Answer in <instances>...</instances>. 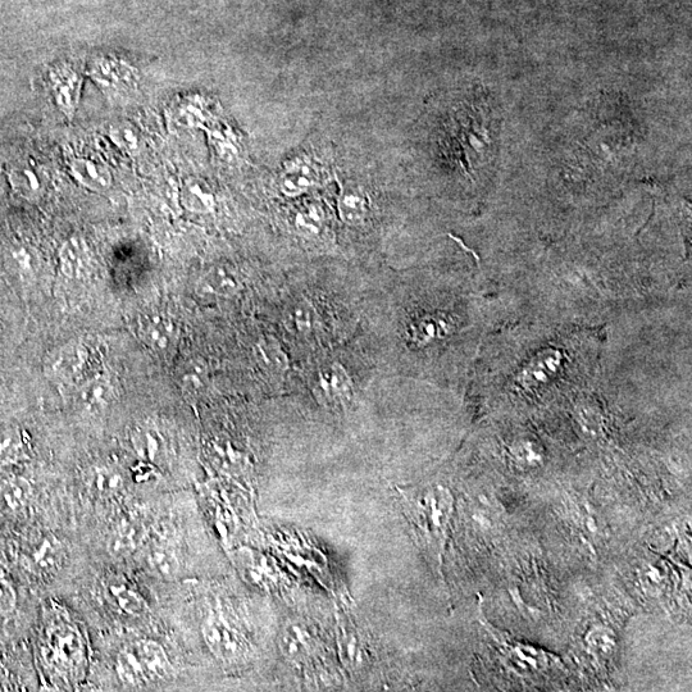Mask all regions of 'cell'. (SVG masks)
Returning <instances> with one entry per match:
<instances>
[{"label": "cell", "instance_id": "ffe728a7", "mask_svg": "<svg viewBox=\"0 0 692 692\" xmlns=\"http://www.w3.org/2000/svg\"><path fill=\"white\" fill-rule=\"evenodd\" d=\"M143 562L150 575L162 578V580H171L179 573L180 569V562L175 552L170 546L163 544L149 546L144 552Z\"/></svg>", "mask_w": 692, "mask_h": 692}, {"label": "cell", "instance_id": "ac0fdd59", "mask_svg": "<svg viewBox=\"0 0 692 692\" xmlns=\"http://www.w3.org/2000/svg\"><path fill=\"white\" fill-rule=\"evenodd\" d=\"M33 498V486L24 477L12 476L0 481V511L17 514L25 511Z\"/></svg>", "mask_w": 692, "mask_h": 692}, {"label": "cell", "instance_id": "7402d4cb", "mask_svg": "<svg viewBox=\"0 0 692 692\" xmlns=\"http://www.w3.org/2000/svg\"><path fill=\"white\" fill-rule=\"evenodd\" d=\"M257 358L264 372L272 379H282L289 370V359L279 341L263 338L257 345Z\"/></svg>", "mask_w": 692, "mask_h": 692}, {"label": "cell", "instance_id": "5b68a950", "mask_svg": "<svg viewBox=\"0 0 692 692\" xmlns=\"http://www.w3.org/2000/svg\"><path fill=\"white\" fill-rule=\"evenodd\" d=\"M48 88L59 112L72 120L79 107L83 77L70 63H57L49 68Z\"/></svg>", "mask_w": 692, "mask_h": 692}, {"label": "cell", "instance_id": "8992f818", "mask_svg": "<svg viewBox=\"0 0 692 692\" xmlns=\"http://www.w3.org/2000/svg\"><path fill=\"white\" fill-rule=\"evenodd\" d=\"M135 334L141 343L157 354L170 352L175 346L179 330L175 321L161 311L140 313L135 321Z\"/></svg>", "mask_w": 692, "mask_h": 692}, {"label": "cell", "instance_id": "6da1fadb", "mask_svg": "<svg viewBox=\"0 0 692 692\" xmlns=\"http://www.w3.org/2000/svg\"><path fill=\"white\" fill-rule=\"evenodd\" d=\"M400 495L405 516L416 531L418 540L440 563L452 517V495L443 487L402 490Z\"/></svg>", "mask_w": 692, "mask_h": 692}, {"label": "cell", "instance_id": "277c9868", "mask_svg": "<svg viewBox=\"0 0 692 692\" xmlns=\"http://www.w3.org/2000/svg\"><path fill=\"white\" fill-rule=\"evenodd\" d=\"M90 76L108 95L130 94L139 84L138 70L124 59L115 57L95 59Z\"/></svg>", "mask_w": 692, "mask_h": 692}, {"label": "cell", "instance_id": "2e32d148", "mask_svg": "<svg viewBox=\"0 0 692 692\" xmlns=\"http://www.w3.org/2000/svg\"><path fill=\"white\" fill-rule=\"evenodd\" d=\"M77 184L94 193H107L113 186L111 171L94 159L76 158L68 165Z\"/></svg>", "mask_w": 692, "mask_h": 692}, {"label": "cell", "instance_id": "ba28073f", "mask_svg": "<svg viewBox=\"0 0 692 692\" xmlns=\"http://www.w3.org/2000/svg\"><path fill=\"white\" fill-rule=\"evenodd\" d=\"M77 408L88 416L106 412L116 399V386L106 372L76 388Z\"/></svg>", "mask_w": 692, "mask_h": 692}, {"label": "cell", "instance_id": "d6986e66", "mask_svg": "<svg viewBox=\"0 0 692 692\" xmlns=\"http://www.w3.org/2000/svg\"><path fill=\"white\" fill-rule=\"evenodd\" d=\"M147 530L143 523L136 518H129L117 526L109 541V549L116 555L134 553L144 543Z\"/></svg>", "mask_w": 692, "mask_h": 692}, {"label": "cell", "instance_id": "4316f807", "mask_svg": "<svg viewBox=\"0 0 692 692\" xmlns=\"http://www.w3.org/2000/svg\"><path fill=\"white\" fill-rule=\"evenodd\" d=\"M181 202L186 209L197 213L211 212L213 206H215V200H213L212 195L199 184H194V182H189L182 189Z\"/></svg>", "mask_w": 692, "mask_h": 692}, {"label": "cell", "instance_id": "44dd1931", "mask_svg": "<svg viewBox=\"0 0 692 692\" xmlns=\"http://www.w3.org/2000/svg\"><path fill=\"white\" fill-rule=\"evenodd\" d=\"M107 596L127 616L141 617L148 613V604L134 587L116 580L107 585Z\"/></svg>", "mask_w": 692, "mask_h": 692}, {"label": "cell", "instance_id": "4fadbf2b", "mask_svg": "<svg viewBox=\"0 0 692 692\" xmlns=\"http://www.w3.org/2000/svg\"><path fill=\"white\" fill-rule=\"evenodd\" d=\"M49 645L58 667L75 668L83 659V641L75 628L70 626L54 628L49 635Z\"/></svg>", "mask_w": 692, "mask_h": 692}, {"label": "cell", "instance_id": "603a6c76", "mask_svg": "<svg viewBox=\"0 0 692 692\" xmlns=\"http://www.w3.org/2000/svg\"><path fill=\"white\" fill-rule=\"evenodd\" d=\"M88 485L95 494L112 496L125 489L126 480L124 473L116 467L97 466L88 473Z\"/></svg>", "mask_w": 692, "mask_h": 692}, {"label": "cell", "instance_id": "7c38bea8", "mask_svg": "<svg viewBox=\"0 0 692 692\" xmlns=\"http://www.w3.org/2000/svg\"><path fill=\"white\" fill-rule=\"evenodd\" d=\"M352 391L353 384L349 373L339 363L331 364L318 373L316 395L326 404L346 402L352 396Z\"/></svg>", "mask_w": 692, "mask_h": 692}, {"label": "cell", "instance_id": "f546056e", "mask_svg": "<svg viewBox=\"0 0 692 692\" xmlns=\"http://www.w3.org/2000/svg\"><path fill=\"white\" fill-rule=\"evenodd\" d=\"M17 594L15 587L6 578L0 577V617L7 616L16 608Z\"/></svg>", "mask_w": 692, "mask_h": 692}, {"label": "cell", "instance_id": "f1b7e54d", "mask_svg": "<svg viewBox=\"0 0 692 692\" xmlns=\"http://www.w3.org/2000/svg\"><path fill=\"white\" fill-rule=\"evenodd\" d=\"M211 454L213 461H216L223 467H235L236 464L240 463L239 453L232 449V446L229 444L212 443Z\"/></svg>", "mask_w": 692, "mask_h": 692}, {"label": "cell", "instance_id": "8fae6325", "mask_svg": "<svg viewBox=\"0 0 692 692\" xmlns=\"http://www.w3.org/2000/svg\"><path fill=\"white\" fill-rule=\"evenodd\" d=\"M241 281L238 273L225 264H216L200 276L197 291L200 297L230 299L239 294Z\"/></svg>", "mask_w": 692, "mask_h": 692}, {"label": "cell", "instance_id": "9a60e30c", "mask_svg": "<svg viewBox=\"0 0 692 692\" xmlns=\"http://www.w3.org/2000/svg\"><path fill=\"white\" fill-rule=\"evenodd\" d=\"M59 270L62 275L71 280L83 279L89 273L90 253L88 245L81 238H72L63 241L58 249Z\"/></svg>", "mask_w": 692, "mask_h": 692}, {"label": "cell", "instance_id": "9c48e42d", "mask_svg": "<svg viewBox=\"0 0 692 692\" xmlns=\"http://www.w3.org/2000/svg\"><path fill=\"white\" fill-rule=\"evenodd\" d=\"M65 561V549L56 536L38 537L26 552V566L35 575L49 576L56 573Z\"/></svg>", "mask_w": 692, "mask_h": 692}, {"label": "cell", "instance_id": "3957f363", "mask_svg": "<svg viewBox=\"0 0 692 692\" xmlns=\"http://www.w3.org/2000/svg\"><path fill=\"white\" fill-rule=\"evenodd\" d=\"M172 666L165 649L150 640L126 646L117 657V673L127 686H141L166 680Z\"/></svg>", "mask_w": 692, "mask_h": 692}, {"label": "cell", "instance_id": "52a82bcc", "mask_svg": "<svg viewBox=\"0 0 692 692\" xmlns=\"http://www.w3.org/2000/svg\"><path fill=\"white\" fill-rule=\"evenodd\" d=\"M203 635L212 653L226 662L238 659L244 653L243 639L221 617L208 618L203 626Z\"/></svg>", "mask_w": 692, "mask_h": 692}, {"label": "cell", "instance_id": "e0dca14e", "mask_svg": "<svg viewBox=\"0 0 692 692\" xmlns=\"http://www.w3.org/2000/svg\"><path fill=\"white\" fill-rule=\"evenodd\" d=\"M317 646L316 637L299 625L285 628L281 637V649L294 663L309 662L314 654L317 655Z\"/></svg>", "mask_w": 692, "mask_h": 692}, {"label": "cell", "instance_id": "5bb4252c", "mask_svg": "<svg viewBox=\"0 0 692 692\" xmlns=\"http://www.w3.org/2000/svg\"><path fill=\"white\" fill-rule=\"evenodd\" d=\"M9 185L13 193L29 202H36L47 190V176L38 166L17 165L8 173Z\"/></svg>", "mask_w": 692, "mask_h": 692}, {"label": "cell", "instance_id": "83f0119b", "mask_svg": "<svg viewBox=\"0 0 692 692\" xmlns=\"http://www.w3.org/2000/svg\"><path fill=\"white\" fill-rule=\"evenodd\" d=\"M341 627L340 632V651L346 658V662L355 666L361 660V643H359L357 632L346 623Z\"/></svg>", "mask_w": 692, "mask_h": 692}, {"label": "cell", "instance_id": "484cf974", "mask_svg": "<svg viewBox=\"0 0 692 692\" xmlns=\"http://www.w3.org/2000/svg\"><path fill=\"white\" fill-rule=\"evenodd\" d=\"M109 139L122 152L129 154L131 157L138 156L140 150L139 131L129 122H117V124L109 127Z\"/></svg>", "mask_w": 692, "mask_h": 692}, {"label": "cell", "instance_id": "4dcf8cb0", "mask_svg": "<svg viewBox=\"0 0 692 692\" xmlns=\"http://www.w3.org/2000/svg\"><path fill=\"white\" fill-rule=\"evenodd\" d=\"M290 317L298 331L308 332L313 327V311L307 303L295 305L294 311L291 313Z\"/></svg>", "mask_w": 692, "mask_h": 692}, {"label": "cell", "instance_id": "30bf717a", "mask_svg": "<svg viewBox=\"0 0 692 692\" xmlns=\"http://www.w3.org/2000/svg\"><path fill=\"white\" fill-rule=\"evenodd\" d=\"M130 441L140 461L152 464L154 467L165 463L167 457L165 437L152 422L138 423L130 432Z\"/></svg>", "mask_w": 692, "mask_h": 692}, {"label": "cell", "instance_id": "cb8c5ba5", "mask_svg": "<svg viewBox=\"0 0 692 692\" xmlns=\"http://www.w3.org/2000/svg\"><path fill=\"white\" fill-rule=\"evenodd\" d=\"M25 450V437L20 427L7 423L0 426V468L17 461Z\"/></svg>", "mask_w": 692, "mask_h": 692}, {"label": "cell", "instance_id": "d4e9b609", "mask_svg": "<svg viewBox=\"0 0 692 692\" xmlns=\"http://www.w3.org/2000/svg\"><path fill=\"white\" fill-rule=\"evenodd\" d=\"M180 385L185 393L197 395L206 388L208 380V368L203 361H190L182 367L179 376Z\"/></svg>", "mask_w": 692, "mask_h": 692}, {"label": "cell", "instance_id": "7a4b0ae2", "mask_svg": "<svg viewBox=\"0 0 692 692\" xmlns=\"http://www.w3.org/2000/svg\"><path fill=\"white\" fill-rule=\"evenodd\" d=\"M104 355L99 339H72L45 355L44 375L58 385L76 389L104 372Z\"/></svg>", "mask_w": 692, "mask_h": 692}]
</instances>
